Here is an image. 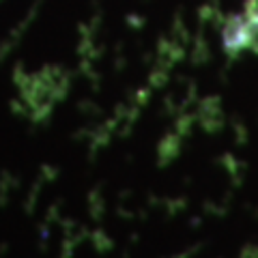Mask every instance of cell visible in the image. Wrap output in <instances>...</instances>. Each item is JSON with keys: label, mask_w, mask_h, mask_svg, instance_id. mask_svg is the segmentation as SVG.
Listing matches in <instances>:
<instances>
[{"label": "cell", "mask_w": 258, "mask_h": 258, "mask_svg": "<svg viewBox=\"0 0 258 258\" xmlns=\"http://www.w3.org/2000/svg\"><path fill=\"white\" fill-rule=\"evenodd\" d=\"M258 35V11L249 7L247 13L235 15L224 26V47L228 54H239L254 43Z\"/></svg>", "instance_id": "obj_1"}]
</instances>
